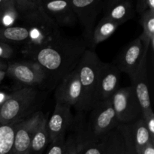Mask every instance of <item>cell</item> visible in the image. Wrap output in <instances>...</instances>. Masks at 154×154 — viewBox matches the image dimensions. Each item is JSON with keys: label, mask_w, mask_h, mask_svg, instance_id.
<instances>
[{"label": "cell", "mask_w": 154, "mask_h": 154, "mask_svg": "<svg viewBox=\"0 0 154 154\" xmlns=\"http://www.w3.org/2000/svg\"><path fill=\"white\" fill-rule=\"evenodd\" d=\"M104 0H71L78 20L84 29V40L88 46L96 26V19L102 12Z\"/></svg>", "instance_id": "obj_10"}, {"label": "cell", "mask_w": 154, "mask_h": 154, "mask_svg": "<svg viewBox=\"0 0 154 154\" xmlns=\"http://www.w3.org/2000/svg\"><path fill=\"white\" fill-rule=\"evenodd\" d=\"M28 38L29 30L24 25L0 27V42L25 45Z\"/></svg>", "instance_id": "obj_22"}, {"label": "cell", "mask_w": 154, "mask_h": 154, "mask_svg": "<svg viewBox=\"0 0 154 154\" xmlns=\"http://www.w3.org/2000/svg\"><path fill=\"white\" fill-rule=\"evenodd\" d=\"M66 154H78L74 134H71L66 138Z\"/></svg>", "instance_id": "obj_28"}, {"label": "cell", "mask_w": 154, "mask_h": 154, "mask_svg": "<svg viewBox=\"0 0 154 154\" xmlns=\"http://www.w3.org/2000/svg\"><path fill=\"white\" fill-rule=\"evenodd\" d=\"M119 123H129L141 117V111L132 86L119 88L111 99Z\"/></svg>", "instance_id": "obj_8"}, {"label": "cell", "mask_w": 154, "mask_h": 154, "mask_svg": "<svg viewBox=\"0 0 154 154\" xmlns=\"http://www.w3.org/2000/svg\"><path fill=\"white\" fill-rule=\"evenodd\" d=\"M39 6L59 26H73L78 21L71 0H42Z\"/></svg>", "instance_id": "obj_15"}, {"label": "cell", "mask_w": 154, "mask_h": 154, "mask_svg": "<svg viewBox=\"0 0 154 154\" xmlns=\"http://www.w3.org/2000/svg\"><path fill=\"white\" fill-rule=\"evenodd\" d=\"M14 55L13 48L8 44L0 42V60H9Z\"/></svg>", "instance_id": "obj_27"}, {"label": "cell", "mask_w": 154, "mask_h": 154, "mask_svg": "<svg viewBox=\"0 0 154 154\" xmlns=\"http://www.w3.org/2000/svg\"><path fill=\"white\" fill-rule=\"evenodd\" d=\"M50 144L48 130V117L44 114L38 124L29 147V154H42Z\"/></svg>", "instance_id": "obj_19"}, {"label": "cell", "mask_w": 154, "mask_h": 154, "mask_svg": "<svg viewBox=\"0 0 154 154\" xmlns=\"http://www.w3.org/2000/svg\"><path fill=\"white\" fill-rule=\"evenodd\" d=\"M0 26H1V14H0Z\"/></svg>", "instance_id": "obj_37"}, {"label": "cell", "mask_w": 154, "mask_h": 154, "mask_svg": "<svg viewBox=\"0 0 154 154\" xmlns=\"http://www.w3.org/2000/svg\"><path fill=\"white\" fill-rule=\"evenodd\" d=\"M38 92L36 87H23L8 95L0 105V123H19L32 114L38 102Z\"/></svg>", "instance_id": "obj_3"}, {"label": "cell", "mask_w": 154, "mask_h": 154, "mask_svg": "<svg viewBox=\"0 0 154 154\" xmlns=\"http://www.w3.org/2000/svg\"><path fill=\"white\" fill-rule=\"evenodd\" d=\"M101 63L97 54L93 50L87 48L75 69L84 90L87 111H90L95 105Z\"/></svg>", "instance_id": "obj_4"}, {"label": "cell", "mask_w": 154, "mask_h": 154, "mask_svg": "<svg viewBox=\"0 0 154 154\" xmlns=\"http://www.w3.org/2000/svg\"><path fill=\"white\" fill-rule=\"evenodd\" d=\"M43 115L42 111H35L17 123L12 154H29L33 133Z\"/></svg>", "instance_id": "obj_12"}, {"label": "cell", "mask_w": 154, "mask_h": 154, "mask_svg": "<svg viewBox=\"0 0 154 154\" xmlns=\"http://www.w3.org/2000/svg\"><path fill=\"white\" fill-rule=\"evenodd\" d=\"M66 138L61 136L49 144L46 154H66Z\"/></svg>", "instance_id": "obj_25"}, {"label": "cell", "mask_w": 154, "mask_h": 154, "mask_svg": "<svg viewBox=\"0 0 154 154\" xmlns=\"http://www.w3.org/2000/svg\"><path fill=\"white\" fill-rule=\"evenodd\" d=\"M90 111L89 123L86 129L96 138L100 139L115 129L119 123L111 99L98 102Z\"/></svg>", "instance_id": "obj_6"}, {"label": "cell", "mask_w": 154, "mask_h": 154, "mask_svg": "<svg viewBox=\"0 0 154 154\" xmlns=\"http://www.w3.org/2000/svg\"><path fill=\"white\" fill-rule=\"evenodd\" d=\"M147 61L146 58L141 63L139 67L129 75L132 87L135 90L141 111L142 118H147L154 114L150 103V90L147 82Z\"/></svg>", "instance_id": "obj_14"}, {"label": "cell", "mask_w": 154, "mask_h": 154, "mask_svg": "<svg viewBox=\"0 0 154 154\" xmlns=\"http://www.w3.org/2000/svg\"><path fill=\"white\" fill-rule=\"evenodd\" d=\"M116 129L123 139L126 154H141L148 143H154L142 117L132 123H118Z\"/></svg>", "instance_id": "obj_5"}, {"label": "cell", "mask_w": 154, "mask_h": 154, "mask_svg": "<svg viewBox=\"0 0 154 154\" xmlns=\"http://www.w3.org/2000/svg\"><path fill=\"white\" fill-rule=\"evenodd\" d=\"M145 0H137L136 1V10L139 14H142L144 11V4Z\"/></svg>", "instance_id": "obj_32"}, {"label": "cell", "mask_w": 154, "mask_h": 154, "mask_svg": "<svg viewBox=\"0 0 154 154\" xmlns=\"http://www.w3.org/2000/svg\"><path fill=\"white\" fill-rule=\"evenodd\" d=\"M56 102L74 107L79 113L87 111L84 90L80 82L76 69L66 75L55 90Z\"/></svg>", "instance_id": "obj_7"}, {"label": "cell", "mask_w": 154, "mask_h": 154, "mask_svg": "<svg viewBox=\"0 0 154 154\" xmlns=\"http://www.w3.org/2000/svg\"><path fill=\"white\" fill-rule=\"evenodd\" d=\"M104 17L122 25L134 16L132 0H105L102 5Z\"/></svg>", "instance_id": "obj_17"}, {"label": "cell", "mask_w": 154, "mask_h": 154, "mask_svg": "<svg viewBox=\"0 0 154 154\" xmlns=\"http://www.w3.org/2000/svg\"><path fill=\"white\" fill-rule=\"evenodd\" d=\"M29 30V38L23 52L35 51L51 43L62 35L59 26L43 11L40 6L20 14Z\"/></svg>", "instance_id": "obj_2"}, {"label": "cell", "mask_w": 154, "mask_h": 154, "mask_svg": "<svg viewBox=\"0 0 154 154\" xmlns=\"http://www.w3.org/2000/svg\"><path fill=\"white\" fill-rule=\"evenodd\" d=\"M78 126L74 134L78 154H102L101 138L93 136L86 127Z\"/></svg>", "instance_id": "obj_18"}, {"label": "cell", "mask_w": 154, "mask_h": 154, "mask_svg": "<svg viewBox=\"0 0 154 154\" xmlns=\"http://www.w3.org/2000/svg\"><path fill=\"white\" fill-rule=\"evenodd\" d=\"M119 24L108 18L102 17V19L99 20L97 25L95 26L93 29V35H92L91 40L88 44L91 50L95 48L99 44L102 43L104 41L111 37L114 32L118 28Z\"/></svg>", "instance_id": "obj_20"}, {"label": "cell", "mask_w": 154, "mask_h": 154, "mask_svg": "<svg viewBox=\"0 0 154 154\" xmlns=\"http://www.w3.org/2000/svg\"><path fill=\"white\" fill-rule=\"evenodd\" d=\"M150 10L154 12V0H145L144 4V11Z\"/></svg>", "instance_id": "obj_31"}, {"label": "cell", "mask_w": 154, "mask_h": 154, "mask_svg": "<svg viewBox=\"0 0 154 154\" xmlns=\"http://www.w3.org/2000/svg\"><path fill=\"white\" fill-rule=\"evenodd\" d=\"M141 154H154V143L150 142L144 147Z\"/></svg>", "instance_id": "obj_30"}, {"label": "cell", "mask_w": 154, "mask_h": 154, "mask_svg": "<svg viewBox=\"0 0 154 154\" xmlns=\"http://www.w3.org/2000/svg\"><path fill=\"white\" fill-rule=\"evenodd\" d=\"M148 50L145 49L139 38L129 42L120 52L116 66L121 72L130 75L147 58Z\"/></svg>", "instance_id": "obj_13"}, {"label": "cell", "mask_w": 154, "mask_h": 154, "mask_svg": "<svg viewBox=\"0 0 154 154\" xmlns=\"http://www.w3.org/2000/svg\"><path fill=\"white\" fill-rule=\"evenodd\" d=\"M6 75V71L5 70H0V83L4 79Z\"/></svg>", "instance_id": "obj_35"}, {"label": "cell", "mask_w": 154, "mask_h": 154, "mask_svg": "<svg viewBox=\"0 0 154 154\" xmlns=\"http://www.w3.org/2000/svg\"></svg>", "instance_id": "obj_40"}, {"label": "cell", "mask_w": 154, "mask_h": 154, "mask_svg": "<svg viewBox=\"0 0 154 154\" xmlns=\"http://www.w3.org/2000/svg\"><path fill=\"white\" fill-rule=\"evenodd\" d=\"M15 5L20 14L26 13L39 6L36 0H15Z\"/></svg>", "instance_id": "obj_26"}, {"label": "cell", "mask_w": 154, "mask_h": 154, "mask_svg": "<svg viewBox=\"0 0 154 154\" xmlns=\"http://www.w3.org/2000/svg\"><path fill=\"white\" fill-rule=\"evenodd\" d=\"M0 61H3V60H0Z\"/></svg>", "instance_id": "obj_39"}, {"label": "cell", "mask_w": 154, "mask_h": 154, "mask_svg": "<svg viewBox=\"0 0 154 154\" xmlns=\"http://www.w3.org/2000/svg\"><path fill=\"white\" fill-rule=\"evenodd\" d=\"M36 1H37V2L38 3V5H39V4H40V2L42 1V0H36Z\"/></svg>", "instance_id": "obj_36"}, {"label": "cell", "mask_w": 154, "mask_h": 154, "mask_svg": "<svg viewBox=\"0 0 154 154\" xmlns=\"http://www.w3.org/2000/svg\"><path fill=\"white\" fill-rule=\"evenodd\" d=\"M101 144L102 154H126L123 139L116 128L101 138Z\"/></svg>", "instance_id": "obj_23"}, {"label": "cell", "mask_w": 154, "mask_h": 154, "mask_svg": "<svg viewBox=\"0 0 154 154\" xmlns=\"http://www.w3.org/2000/svg\"><path fill=\"white\" fill-rule=\"evenodd\" d=\"M11 2H13L14 3V4H15V0H11ZM15 6H16V5H15Z\"/></svg>", "instance_id": "obj_38"}, {"label": "cell", "mask_w": 154, "mask_h": 154, "mask_svg": "<svg viewBox=\"0 0 154 154\" xmlns=\"http://www.w3.org/2000/svg\"><path fill=\"white\" fill-rule=\"evenodd\" d=\"M11 8H16L15 4L11 0H0V12Z\"/></svg>", "instance_id": "obj_29"}, {"label": "cell", "mask_w": 154, "mask_h": 154, "mask_svg": "<svg viewBox=\"0 0 154 154\" xmlns=\"http://www.w3.org/2000/svg\"><path fill=\"white\" fill-rule=\"evenodd\" d=\"M140 23L142 26L143 32L139 36L144 48L147 50L154 48V12L146 10L141 14Z\"/></svg>", "instance_id": "obj_21"}, {"label": "cell", "mask_w": 154, "mask_h": 154, "mask_svg": "<svg viewBox=\"0 0 154 154\" xmlns=\"http://www.w3.org/2000/svg\"><path fill=\"white\" fill-rule=\"evenodd\" d=\"M17 123H0V154H12Z\"/></svg>", "instance_id": "obj_24"}, {"label": "cell", "mask_w": 154, "mask_h": 154, "mask_svg": "<svg viewBox=\"0 0 154 154\" xmlns=\"http://www.w3.org/2000/svg\"><path fill=\"white\" fill-rule=\"evenodd\" d=\"M8 95H7L6 93H3V92H0V105H2L3 102L7 99Z\"/></svg>", "instance_id": "obj_33"}, {"label": "cell", "mask_w": 154, "mask_h": 154, "mask_svg": "<svg viewBox=\"0 0 154 154\" xmlns=\"http://www.w3.org/2000/svg\"><path fill=\"white\" fill-rule=\"evenodd\" d=\"M87 47L84 39L60 35L39 49L23 54L43 69L48 80L60 82L76 69Z\"/></svg>", "instance_id": "obj_1"}, {"label": "cell", "mask_w": 154, "mask_h": 154, "mask_svg": "<svg viewBox=\"0 0 154 154\" xmlns=\"http://www.w3.org/2000/svg\"><path fill=\"white\" fill-rule=\"evenodd\" d=\"M72 107L66 104L56 102L52 115L48 119V130L50 143L61 136H65L66 132L73 125L74 117Z\"/></svg>", "instance_id": "obj_16"}, {"label": "cell", "mask_w": 154, "mask_h": 154, "mask_svg": "<svg viewBox=\"0 0 154 154\" xmlns=\"http://www.w3.org/2000/svg\"><path fill=\"white\" fill-rule=\"evenodd\" d=\"M6 75L23 87H37L48 81L47 74L33 61H20L8 64Z\"/></svg>", "instance_id": "obj_9"}, {"label": "cell", "mask_w": 154, "mask_h": 154, "mask_svg": "<svg viewBox=\"0 0 154 154\" xmlns=\"http://www.w3.org/2000/svg\"><path fill=\"white\" fill-rule=\"evenodd\" d=\"M8 63L5 61H0V70H5L7 69Z\"/></svg>", "instance_id": "obj_34"}, {"label": "cell", "mask_w": 154, "mask_h": 154, "mask_svg": "<svg viewBox=\"0 0 154 154\" xmlns=\"http://www.w3.org/2000/svg\"><path fill=\"white\" fill-rule=\"evenodd\" d=\"M120 76L121 72L115 64L101 63L95 105L111 99L114 93L120 88Z\"/></svg>", "instance_id": "obj_11"}]
</instances>
